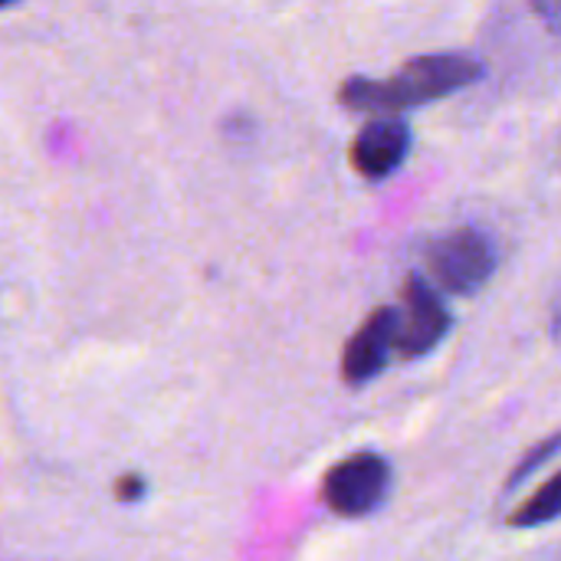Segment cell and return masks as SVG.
<instances>
[{
    "instance_id": "1",
    "label": "cell",
    "mask_w": 561,
    "mask_h": 561,
    "mask_svg": "<svg viewBox=\"0 0 561 561\" xmlns=\"http://www.w3.org/2000/svg\"><path fill=\"white\" fill-rule=\"evenodd\" d=\"M480 79V62L460 56V53H440V56H417L408 66H401L391 79H365L355 76L342 85V102L348 108L365 112H398L411 105H424L434 99H444L470 82Z\"/></svg>"
},
{
    "instance_id": "6",
    "label": "cell",
    "mask_w": 561,
    "mask_h": 561,
    "mask_svg": "<svg viewBox=\"0 0 561 561\" xmlns=\"http://www.w3.org/2000/svg\"><path fill=\"white\" fill-rule=\"evenodd\" d=\"M394 325H398V312L394 309H378L362 329L358 335L348 342L345 358H342V371L352 385H362L368 378H375L385 362L388 352L394 348Z\"/></svg>"
},
{
    "instance_id": "4",
    "label": "cell",
    "mask_w": 561,
    "mask_h": 561,
    "mask_svg": "<svg viewBox=\"0 0 561 561\" xmlns=\"http://www.w3.org/2000/svg\"><path fill=\"white\" fill-rule=\"evenodd\" d=\"M447 325L450 316L437 293L421 276H411L404 286V312H398L394 325V348L404 355H424L444 339Z\"/></svg>"
},
{
    "instance_id": "3",
    "label": "cell",
    "mask_w": 561,
    "mask_h": 561,
    "mask_svg": "<svg viewBox=\"0 0 561 561\" xmlns=\"http://www.w3.org/2000/svg\"><path fill=\"white\" fill-rule=\"evenodd\" d=\"M388 493V463L375 454H358L339 463L325 480V500L339 516H368Z\"/></svg>"
},
{
    "instance_id": "11",
    "label": "cell",
    "mask_w": 561,
    "mask_h": 561,
    "mask_svg": "<svg viewBox=\"0 0 561 561\" xmlns=\"http://www.w3.org/2000/svg\"><path fill=\"white\" fill-rule=\"evenodd\" d=\"M10 3H16V0H0V7H10Z\"/></svg>"
},
{
    "instance_id": "5",
    "label": "cell",
    "mask_w": 561,
    "mask_h": 561,
    "mask_svg": "<svg viewBox=\"0 0 561 561\" xmlns=\"http://www.w3.org/2000/svg\"><path fill=\"white\" fill-rule=\"evenodd\" d=\"M411 148V131L398 115L371 118L352 141V164L362 178L381 181L401 168Z\"/></svg>"
},
{
    "instance_id": "9",
    "label": "cell",
    "mask_w": 561,
    "mask_h": 561,
    "mask_svg": "<svg viewBox=\"0 0 561 561\" xmlns=\"http://www.w3.org/2000/svg\"><path fill=\"white\" fill-rule=\"evenodd\" d=\"M141 490H145V480L141 477H122L118 486H115V496L118 500H138Z\"/></svg>"
},
{
    "instance_id": "8",
    "label": "cell",
    "mask_w": 561,
    "mask_h": 561,
    "mask_svg": "<svg viewBox=\"0 0 561 561\" xmlns=\"http://www.w3.org/2000/svg\"><path fill=\"white\" fill-rule=\"evenodd\" d=\"M533 7L552 30H561V0H533Z\"/></svg>"
},
{
    "instance_id": "7",
    "label": "cell",
    "mask_w": 561,
    "mask_h": 561,
    "mask_svg": "<svg viewBox=\"0 0 561 561\" xmlns=\"http://www.w3.org/2000/svg\"><path fill=\"white\" fill-rule=\"evenodd\" d=\"M561 516V473L559 477H552L533 500H526L523 506H519V513L513 516V526H519V529H529V526H546V523H552V519H559Z\"/></svg>"
},
{
    "instance_id": "10",
    "label": "cell",
    "mask_w": 561,
    "mask_h": 561,
    "mask_svg": "<svg viewBox=\"0 0 561 561\" xmlns=\"http://www.w3.org/2000/svg\"><path fill=\"white\" fill-rule=\"evenodd\" d=\"M556 332L561 335V309H559V316H556Z\"/></svg>"
},
{
    "instance_id": "2",
    "label": "cell",
    "mask_w": 561,
    "mask_h": 561,
    "mask_svg": "<svg viewBox=\"0 0 561 561\" xmlns=\"http://www.w3.org/2000/svg\"><path fill=\"white\" fill-rule=\"evenodd\" d=\"M427 266L447 293H473L490 279L496 266V250L486 233L463 227V230L440 237L431 247Z\"/></svg>"
}]
</instances>
